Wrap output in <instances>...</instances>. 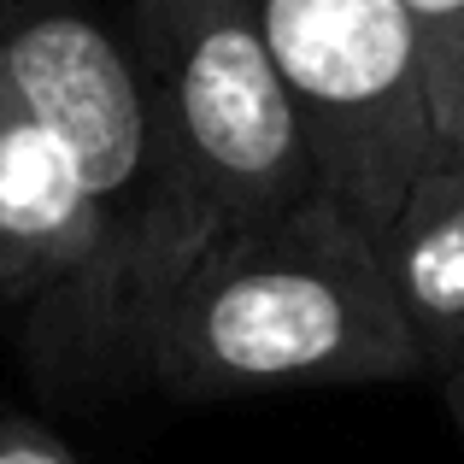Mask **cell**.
Returning a JSON list of instances; mask_svg holds the SVG:
<instances>
[{
  "mask_svg": "<svg viewBox=\"0 0 464 464\" xmlns=\"http://www.w3.org/2000/svg\"><path fill=\"white\" fill-rule=\"evenodd\" d=\"M124 42L148 77L165 153V218L141 283L148 335L153 306L218 241L288 218L324 182L247 0H130Z\"/></svg>",
  "mask_w": 464,
  "mask_h": 464,
  "instance_id": "cell-2",
  "label": "cell"
},
{
  "mask_svg": "<svg viewBox=\"0 0 464 464\" xmlns=\"http://www.w3.org/2000/svg\"><path fill=\"white\" fill-rule=\"evenodd\" d=\"M406 12L423 42L441 159H464V0H406Z\"/></svg>",
  "mask_w": 464,
  "mask_h": 464,
  "instance_id": "cell-7",
  "label": "cell"
},
{
  "mask_svg": "<svg viewBox=\"0 0 464 464\" xmlns=\"http://www.w3.org/2000/svg\"><path fill=\"white\" fill-rule=\"evenodd\" d=\"M247 12L300 112L324 194L382 236L441 159L406 0H247Z\"/></svg>",
  "mask_w": 464,
  "mask_h": 464,
  "instance_id": "cell-3",
  "label": "cell"
},
{
  "mask_svg": "<svg viewBox=\"0 0 464 464\" xmlns=\"http://www.w3.org/2000/svg\"><path fill=\"white\" fill-rule=\"evenodd\" d=\"M0 300L59 382L136 376L124 265L71 148L0 71Z\"/></svg>",
  "mask_w": 464,
  "mask_h": 464,
  "instance_id": "cell-4",
  "label": "cell"
},
{
  "mask_svg": "<svg viewBox=\"0 0 464 464\" xmlns=\"http://www.w3.org/2000/svg\"><path fill=\"white\" fill-rule=\"evenodd\" d=\"M0 464H82L47 423L24 411H0Z\"/></svg>",
  "mask_w": 464,
  "mask_h": 464,
  "instance_id": "cell-8",
  "label": "cell"
},
{
  "mask_svg": "<svg viewBox=\"0 0 464 464\" xmlns=\"http://www.w3.org/2000/svg\"><path fill=\"white\" fill-rule=\"evenodd\" d=\"M423 376L464 371V159H435L376 236Z\"/></svg>",
  "mask_w": 464,
  "mask_h": 464,
  "instance_id": "cell-6",
  "label": "cell"
},
{
  "mask_svg": "<svg viewBox=\"0 0 464 464\" xmlns=\"http://www.w3.org/2000/svg\"><path fill=\"white\" fill-rule=\"evenodd\" d=\"M0 71L71 148L112 229L141 364V283L165 218V153L148 77L124 30L101 24L77 0H0Z\"/></svg>",
  "mask_w": 464,
  "mask_h": 464,
  "instance_id": "cell-5",
  "label": "cell"
},
{
  "mask_svg": "<svg viewBox=\"0 0 464 464\" xmlns=\"http://www.w3.org/2000/svg\"><path fill=\"white\" fill-rule=\"evenodd\" d=\"M406 376H423V353L376 229L329 194L218 241L153 306L141 335V382L182 406Z\"/></svg>",
  "mask_w": 464,
  "mask_h": 464,
  "instance_id": "cell-1",
  "label": "cell"
},
{
  "mask_svg": "<svg viewBox=\"0 0 464 464\" xmlns=\"http://www.w3.org/2000/svg\"><path fill=\"white\" fill-rule=\"evenodd\" d=\"M441 394H447V411H453V423H459V435H464V371L441 376Z\"/></svg>",
  "mask_w": 464,
  "mask_h": 464,
  "instance_id": "cell-9",
  "label": "cell"
}]
</instances>
